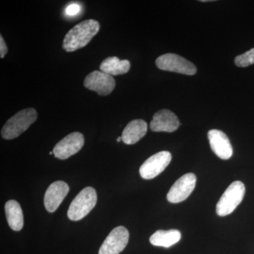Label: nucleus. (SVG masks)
<instances>
[{"label":"nucleus","instance_id":"obj_1","mask_svg":"<svg viewBox=\"0 0 254 254\" xmlns=\"http://www.w3.org/2000/svg\"><path fill=\"white\" fill-rule=\"evenodd\" d=\"M100 28L99 22L94 19L85 20L78 23L64 38L63 49L73 52L86 46L99 32Z\"/></svg>","mask_w":254,"mask_h":254},{"label":"nucleus","instance_id":"obj_18","mask_svg":"<svg viewBox=\"0 0 254 254\" xmlns=\"http://www.w3.org/2000/svg\"><path fill=\"white\" fill-rule=\"evenodd\" d=\"M235 64L239 67H247L254 64V48L238 55L235 59Z\"/></svg>","mask_w":254,"mask_h":254},{"label":"nucleus","instance_id":"obj_9","mask_svg":"<svg viewBox=\"0 0 254 254\" xmlns=\"http://www.w3.org/2000/svg\"><path fill=\"white\" fill-rule=\"evenodd\" d=\"M129 233L126 227L119 226L112 230L100 247L98 254H119L127 247Z\"/></svg>","mask_w":254,"mask_h":254},{"label":"nucleus","instance_id":"obj_21","mask_svg":"<svg viewBox=\"0 0 254 254\" xmlns=\"http://www.w3.org/2000/svg\"><path fill=\"white\" fill-rule=\"evenodd\" d=\"M123 141V138H122V136H119L118 138H117V141L120 142Z\"/></svg>","mask_w":254,"mask_h":254},{"label":"nucleus","instance_id":"obj_10","mask_svg":"<svg viewBox=\"0 0 254 254\" xmlns=\"http://www.w3.org/2000/svg\"><path fill=\"white\" fill-rule=\"evenodd\" d=\"M83 84L87 89L95 91L102 96L110 95L116 86L113 76L101 71L90 73L85 78Z\"/></svg>","mask_w":254,"mask_h":254},{"label":"nucleus","instance_id":"obj_6","mask_svg":"<svg viewBox=\"0 0 254 254\" xmlns=\"http://www.w3.org/2000/svg\"><path fill=\"white\" fill-rule=\"evenodd\" d=\"M171 160L172 155L170 152H159L143 163L139 169L140 175L144 180H152L163 173Z\"/></svg>","mask_w":254,"mask_h":254},{"label":"nucleus","instance_id":"obj_20","mask_svg":"<svg viewBox=\"0 0 254 254\" xmlns=\"http://www.w3.org/2000/svg\"><path fill=\"white\" fill-rule=\"evenodd\" d=\"M7 52V46H6V43H5L4 38L1 36H0V58H1V59H3L4 58Z\"/></svg>","mask_w":254,"mask_h":254},{"label":"nucleus","instance_id":"obj_19","mask_svg":"<svg viewBox=\"0 0 254 254\" xmlns=\"http://www.w3.org/2000/svg\"><path fill=\"white\" fill-rule=\"evenodd\" d=\"M80 10H81V6L78 4H71L66 8L65 12L68 16H74L79 12Z\"/></svg>","mask_w":254,"mask_h":254},{"label":"nucleus","instance_id":"obj_8","mask_svg":"<svg viewBox=\"0 0 254 254\" xmlns=\"http://www.w3.org/2000/svg\"><path fill=\"white\" fill-rule=\"evenodd\" d=\"M196 177L194 174L187 173L175 182L169 190L167 199L172 203H181L188 198L194 190Z\"/></svg>","mask_w":254,"mask_h":254},{"label":"nucleus","instance_id":"obj_2","mask_svg":"<svg viewBox=\"0 0 254 254\" xmlns=\"http://www.w3.org/2000/svg\"><path fill=\"white\" fill-rule=\"evenodd\" d=\"M38 119V113L34 108L21 110L6 122L1 128V136L6 140L17 138L33 125Z\"/></svg>","mask_w":254,"mask_h":254},{"label":"nucleus","instance_id":"obj_16","mask_svg":"<svg viewBox=\"0 0 254 254\" xmlns=\"http://www.w3.org/2000/svg\"><path fill=\"white\" fill-rule=\"evenodd\" d=\"M130 67L131 64L128 60H120L117 57H110L102 62L100 69L110 76H118L128 72Z\"/></svg>","mask_w":254,"mask_h":254},{"label":"nucleus","instance_id":"obj_17","mask_svg":"<svg viewBox=\"0 0 254 254\" xmlns=\"http://www.w3.org/2000/svg\"><path fill=\"white\" fill-rule=\"evenodd\" d=\"M181 232L177 230H158L150 237V242L155 247L169 248L181 240Z\"/></svg>","mask_w":254,"mask_h":254},{"label":"nucleus","instance_id":"obj_15","mask_svg":"<svg viewBox=\"0 0 254 254\" xmlns=\"http://www.w3.org/2000/svg\"><path fill=\"white\" fill-rule=\"evenodd\" d=\"M6 220L11 230L20 231L23 227V214L21 205L16 200H10L4 206Z\"/></svg>","mask_w":254,"mask_h":254},{"label":"nucleus","instance_id":"obj_12","mask_svg":"<svg viewBox=\"0 0 254 254\" xmlns=\"http://www.w3.org/2000/svg\"><path fill=\"white\" fill-rule=\"evenodd\" d=\"M209 143L212 150L218 158L228 160L233 154L230 139L223 131L218 129L210 130L208 133Z\"/></svg>","mask_w":254,"mask_h":254},{"label":"nucleus","instance_id":"obj_7","mask_svg":"<svg viewBox=\"0 0 254 254\" xmlns=\"http://www.w3.org/2000/svg\"><path fill=\"white\" fill-rule=\"evenodd\" d=\"M83 145V135L80 132H73L57 143L53 148V154L60 160H66L79 152Z\"/></svg>","mask_w":254,"mask_h":254},{"label":"nucleus","instance_id":"obj_13","mask_svg":"<svg viewBox=\"0 0 254 254\" xmlns=\"http://www.w3.org/2000/svg\"><path fill=\"white\" fill-rule=\"evenodd\" d=\"M180 125V120L175 113L170 110L163 109L159 110L153 115L150 127L153 131L171 133L176 131Z\"/></svg>","mask_w":254,"mask_h":254},{"label":"nucleus","instance_id":"obj_22","mask_svg":"<svg viewBox=\"0 0 254 254\" xmlns=\"http://www.w3.org/2000/svg\"><path fill=\"white\" fill-rule=\"evenodd\" d=\"M53 151L50 152V155H53Z\"/></svg>","mask_w":254,"mask_h":254},{"label":"nucleus","instance_id":"obj_11","mask_svg":"<svg viewBox=\"0 0 254 254\" xmlns=\"http://www.w3.org/2000/svg\"><path fill=\"white\" fill-rule=\"evenodd\" d=\"M69 191V187L63 181L53 182L47 190L44 197V205L49 213H54Z\"/></svg>","mask_w":254,"mask_h":254},{"label":"nucleus","instance_id":"obj_4","mask_svg":"<svg viewBox=\"0 0 254 254\" xmlns=\"http://www.w3.org/2000/svg\"><path fill=\"white\" fill-rule=\"evenodd\" d=\"M245 186L242 182H232L216 205V213L219 216H226L231 214L242 203L245 194Z\"/></svg>","mask_w":254,"mask_h":254},{"label":"nucleus","instance_id":"obj_3","mask_svg":"<svg viewBox=\"0 0 254 254\" xmlns=\"http://www.w3.org/2000/svg\"><path fill=\"white\" fill-rule=\"evenodd\" d=\"M97 200V193L93 187L83 189L70 204L67 212L68 218L73 221L81 220L94 208Z\"/></svg>","mask_w":254,"mask_h":254},{"label":"nucleus","instance_id":"obj_5","mask_svg":"<svg viewBox=\"0 0 254 254\" xmlns=\"http://www.w3.org/2000/svg\"><path fill=\"white\" fill-rule=\"evenodd\" d=\"M156 66L163 71L182 73V74H195L197 68L193 63L182 58L180 55L173 53H167L157 58Z\"/></svg>","mask_w":254,"mask_h":254},{"label":"nucleus","instance_id":"obj_14","mask_svg":"<svg viewBox=\"0 0 254 254\" xmlns=\"http://www.w3.org/2000/svg\"><path fill=\"white\" fill-rule=\"evenodd\" d=\"M147 130L148 125L144 120H132L124 129L122 134L123 141L127 145L135 144L146 134Z\"/></svg>","mask_w":254,"mask_h":254}]
</instances>
